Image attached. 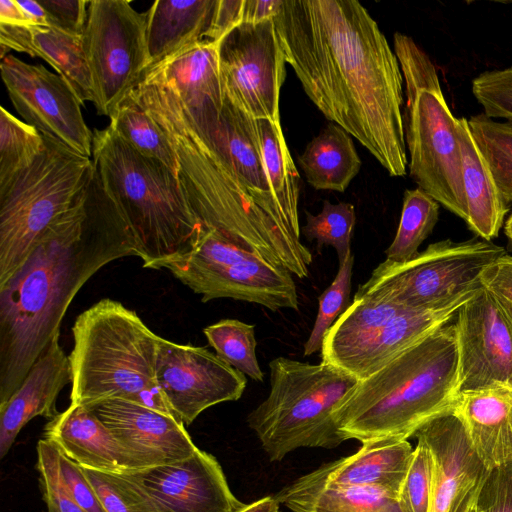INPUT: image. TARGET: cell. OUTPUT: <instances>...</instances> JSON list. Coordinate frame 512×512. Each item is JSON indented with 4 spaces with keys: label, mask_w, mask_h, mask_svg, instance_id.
<instances>
[{
    "label": "cell",
    "mask_w": 512,
    "mask_h": 512,
    "mask_svg": "<svg viewBox=\"0 0 512 512\" xmlns=\"http://www.w3.org/2000/svg\"><path fill=\"white\" fill-rule=\"evenodd\" d=\"M273 20L308 98L390 176H405L403 75L366 8L357 0H283Z\"/></svg>",
    "instance_id": "6da1fadb"
},
{
    "label": "cell",
    "mask_w": 512,
    "mask_h": 512,
    "mask_svg": "<svg viewBox=\"0 0 512 512\" xmlns=\"http://www.w3.org/2000/svg\"><path fill=\"white\" fill-rule=\"evenodd\" d=\"M133 233L95 170L73 205L0 286V406L54 336L80 288L103 266L136 256Z\"/></svg>",
    "instance_id": "7a4b0ae2"
},
{
    "label": "cell",
    "mask_w": 512,
    "mask_h": 512,
    "mask_svg": "<svg viewBox=\"0 0 512 512\" xmlns=\"http://www.w3.org/2000/svg\"><path fill=\"white\" fill-rule=\"evenodd\" d=\"M458 373L456 330L448 323L359 380L335 413L338 428L361 443L407 439L451 409Z\"/></svg>",
    "instance_id": "3957f363"
},
{
    "label": "cell",
    "mask_w": 512,
    "mask_h": 512,
    "mask_svg": "<svg viewBox=\"0 0 512 512\" xmlns=\"http://www.w3.org/2000/svg\"><path fill=\"white\" fill-rule=\"evenodd\" d=\"M93 164L100 181L131 228L136 256L145 268L189 254L202 226L176 175L143 156L109 126L93 132Z\"/></svg>",
    "instance_id": "277c9868"
},
{
    "label": "cell",
    "mask_w": 512,
    "mask_h": 512,
    "mask_svg": "<svg viewBox=\"0 0 512 512\" xmlns=\"http://www.w3.org/2000/svg\"><path fill=\"white\" fill-rule=\"evenodd\" d=\"M72 335L70 403L120 399L178 418L156 381L160 337L133 310L101 299L78 315Z\"/></svg>",
    "instance_id": "5b68a950"
},
{
    "label": "cell",
    "mask_w": 512,
    "mask_h": 512,
    "mask_svg": "<svg viewBox=\"0 0 512 512\" xmlns=\"http://www.w3.org/2000/svg\"><path fill=\"white\" fill-rule=\"evenodd\" d=\"M269 368L270 392L247 422L271 461L298 448L332 449L345 441L335 413L359 379L323 361L277 357Z\"/></svg>",
    "instance_id": "8992f818"
},
{
    "label": "cell",
    "mask_w": 512,
    "mask_h": 512,
    "mask_svg": "<svg viewBox=\"0 0 512 512\" xmlns=\"http://www.w3.org/2000/svg\"><path fill=\"white\" fill-rule=\"evenodd\" d=\"M0 187V286L26 261L45 230L90 182L94 164L53 139Z\"/></svg>",
    "instance_id": "52a82bcc"
},
{
    "label": "cell",
    "mask_w": 512,
    "mask_h": 512,
    "mask_svg": "<svg viewBox=\"0 0 512 512\" xmlns=\"http://www.w3.org/2000/svg\"><path fill=\"white\" fill-rule=\"evenodd\" d=\"M505 254L504 247L492 241L445 239L430 244L408 262L398 264L385 260L357 292L407 308L434 305L481 287L484 269Z\"/></svg>",
    "instance_id": "ba28073f"
},
{
    "label": "cell",
    "mask_w": 512,
    "mask_h": 512,
    "mask_svg": "<svg viewBox=\"0 0 512 512\" xmlns=\"http://www.w3.org/2000/svg\"><path fill=\"white\" fill-rule=\"evenodd\" d=\"M147 11L126 0H91L83 42L97 113L110 117L149 67Z\"/></svg>",
    "instance_id": "9c48e42d"
},
{
    "label": "cell",
    "mask_w": 512,
    "mask_h": 512,
    "mask_svg": "<svg viewBox=\"0 0 512 512\" xmlns=\"http://www.w3.org/2000/svg\"><path fill=\"white\" fill-rule=\"evenodd\" d=\"M403 125L411 178L435 201L465 220L462 160L455 118L443 92L405 87Z\"/></svg>",
    "instance_id": "30bf717a"
},
{
    "label": "cell",
    "mask_w": 512,
    "mask_h": 512,
    "mask_svg": "<svg viewBox=\"0 0 512 512\" xmlns=\"http://www.w3.org/2000/svg\"><path fill=\"white\" fill-rule=\"evenodd\" d=\"M224 99L254 119L280 122L286 60L273 19L241 22L218 42Z\"/></svg>",
    "instance_id": "8fae6325"
},
{
    "label": "cell",
    "mask_w": 512,
    "mask_h": 512,
    "mask_svg": "<svg viewBox=\"0 0 512 512\" xmlns=\"http://www.w3.org/2000/svg\"><path fill=\"white\" fill-rule=\"evenodd\" d=\"M9 98L25 122L71 151L91 158L93 132L86 125L81 101L58 73L7 54L0 63Z\"/></svg>",
    "instance_id": "7c38bea8"
},
{
    "label": "cell",
    "mask_w": 512,
    "mask_h": 512,
    "mask_svg": "<svg viewBox=\"0 0 512 512\" xmlns=\"http://www.w3.org/2000/svg\"><path fill=\"white\" fill-rule=\"evenodd\" d=\"M455 317L458 394L512 384V304L481 286Z\"/></svg>",
    "instance_id": "4fadbf2b"
},
{
    "label": "cell",
    "mask_w": 512,
    "mask_h": 512,
    "mask_svg": "<svg viewBox=\"0 0 512 512\" xmlns=\"http://www.w3.org/2000/svg\"><path fill=\"white\" fill-rule=\"evenodd\" d=\"M155 374L161 392L185 426L214 405L238 400L247 384L243 373L206 348L162 337Z\"/></svg>",
    "instance_id": "5bb4252c"
},
{
    "label": "cell",
    "mask_w": 512,
    "mask_h": 512,
    "mask_svg": "<svg viewBox=\"0 0 512 512\" xmlns=\"http://www.w3.org/2000/svg\"><path fill=\"white\" fill-rule=\"evenodd\" d=\"M415 436L426 445L432 460L428 512H472L488 469L472 449L452 407Z\"/></svg>",
    "instance_id": "9a60e30c"
},
{
    "label": "cell",
    "mask_w": 512,
    "mask_h": 512,
    "mask_svg": "<svg viewBox=\"0 0 512 512\" xmlns=\"http://www.w3.org/2000/svg\"><path fill=\"white\" fill-rule=\"evenodd\" d=\"M201 295L202 302L232 298L262 305L272 311L298 310L299 300L292 274L261 258L229 265H197L173 260L161 265Z\"/></svg>",
    "instance_id": "2e32d148"
},
{
    "label": "cell",
    "mask_w": 512,
    "mask_h": 512,
    "mask_svg": "<svg viewBox=\"0 0 512 512\" xmlns=\"http://www.w3.org/2000/svg\"><path fill=\"white\" fill-rule=\"evenodd\" d=\"M169 512H239V501L216 458L197 450L189 458L130 474Z\"/></svg>",
    "instance_id": "e0dca14e"
},
{
    "label": "cell",
    "mask_w": 512,
    "mask_h": 512,
    "mask_svg": "<svg viewBox=\"0 0 512 512\" xmlns=\"http://www.w3.org/2000/svg\"><path fill=\"white\" fill-rule=\"evenodd\" d=\"M86 408L92 411L147 469L180 462L199 449L181 420L141 404L110 399Z\"/></svg>",
    "instance_id": "ac0fdd59"
},
{
    "label": "cell",
    "mask_w": 512,
    "mask_h": 512,
    "mask_svg": "<svg viewBox=\"0 0 512 512\" xmlns=\"http://www.w3.org/2000/svg\"><path fill=\"white\" fill-rule=\"evenodd\" d=\"M43 438L80 467L109 474H131L145 465L88 408L70 403L44 427Z\"/></svg>",
    "instance_id": "d6986e66"
},
{
    "label": "cell",
    "mask_w": 512,
    "mask_h": 512,
    "mask_svg": "<svg viewBox=\"0 0 512 512\" xmlns=\"http://www.w3.org/2000/svg\"><path fill=\"white\" fill-rule=\"evenodd\" d=\"M53 337L30 368L20 386L0 406V458H4L21 429L33 418L53 419L61 390L71 383V366L59 343Z\"/></svg>",
    "instance_id": "ffe728a7"
},
{
    "label": "cell",
    "mask_w": 512,
    "mask_h": 512,
    "mask_svg": "<svg viewBox=\"0 0 512 512\" xmlns=\"http://www.w3.org/2000/svg\"><path fill=\"white\" fill-rule=\"evenodd\" d=\"M452 411L488 470L512 463V384L459 393Z\"/></svg>",
    "instance_id": "44dd1931"
},
{
    "label": "cell",
    "mask_w": 512,
    "mask_h": 512,
    "mask_svg": "<svg viewBox=\"0 0 512 512\" xmlns=\"http://www.w3.org/2000/svg\"><path fill=\"white\" fill-rule=\"evenodd\" d=\"M413 451L407 439L370 440L363 442L356 453L300 478L318 485L377 488L398 497Z\"/></svg>",
    "instance_id": "7402d4cb"
},
{
    "label": "cell",
    "mask_w": 512,
    "mask_h": 512,
    "mask_svg": "<svg viewBox=\"0 0 512 512\" xmlns=\"http://www.w3.org/2000/svg\"><path fill=\"white\" fill-rule=\"evenodd\" d=\"M479 288L464 291L434 305L411 308L398 314L378 331L343 370L359 380L375 373L404 350L450 323L459 308Z\"/></svg>",
    "instance_id": "603a6c76"
},
{
    "label": "cell",
    "mask_w": 512,
    "mask_h": 512,
    "mask_svg": "<svg viewBox=\"0 0 512 512\" xmlns=\"http://www.w3.org/2000/svg\"><path fill=\"white\" fill-rule=\"evenodd\" d=\"M209 121L223 152L254 200L300 235L287 221L272 191L256 120L224 99L220 116L209 117Z\"/></svg>",
    "instance_id": "cb8c5ba5"
},
{
    "label": "cell",
    "mask_w": 512,
    "mask_h": 512,
    "mask_svg": "<svg viewBox=\"0 0 512 512\" xmlns=\"http://www.w3.org/2000/svg\"><path fill=\"white\" fill-rule=\"evenodd\" d=\"M142 78L170 86L193 114L221 113L224 95L216 42L189 46L147 70Z\"/></svg>",
    "instance_id": "d4e9b609"
},
{
    "label": "cell",
    "mask_w": 512,
    "mask_h": 512,
    "mask_svg": "<svg viewBox=\"0 0 512 512\" xmlns=\"http://www.w3.org/2000/svg\"><path fill=\"white\" fill-rule=\"evenodd\" d=\"M217 0H157L147 11V70L208 40Z\"/></svg>",
    "instance_id": "484cf974"
},
{
    "label": "cell",
    "mask_w": 512,
    "mask_h": 512,
    "mask_svg": "<svg viewBox=\"0 0 512 512\" xmlns=\"http://www.w3.org/2000/svg\"><path fill=\"white\" fill-rule=\"evenodd\" d=\"M466 205L465 223L483 240L498 237L509 211L496 186L490 169L480 153L469 128L468 120L457 118Z\"/></svg>",
    "instance_id": "4316f807"
},
{
    "label": "cell",
    "mask_w": 512,
    "mask_h": 512,
    "mask_svg": "<svg viewBox=\"0 0 512 512\" xmlns=\"http://www.w3.org/2000/svg\"><path fill=\"white\" fill-rule=\"evenodd\" d=\"M407 309L411 308L357 292L327 332L320 351L321 361L343 370L384 325Z\"/></svg>",
    "instance_id": "83f0119b"
},
{
    "label": "cell",
    "mask_w": 512,
    "mask_h": 512,
    "mask_svg": "<svg viewBox=\"0 0 512 512\" xmlns=\"http://www.w3.org/2000/svg\"><path fill=\"white\" fill-rule=\"evenodd\" d=\"M275 498L292 512H404L397 496L377 488L318 485L301 478Z\"/></svg>",
    "instance_id": "f1b7e54d"
},
{
    "label": "cell",
    "mask_w": 512,
    "mask_h": 512,
    "mask_svg": "<svg viewBox=\"0 0 512 512\" xmlns=\"http://www.w3.org/2000/svg\"><path fill=\"white\" fill-rule=\"evenodd\" d=\"M307 182L317 190L344 192L359 173L361 160L351 136L329 123L298 157Z\"/></svg>",
    "instance_id": "f546056e"
},
{
    "label": "cell",
    "mask_w": 512,
    "mask_h": 512,
    "mask_svg": "<svg viewBox=\"0 0 512 512\" xmlns=\"http://www.w3.org/2000/svg\"><path fill=\"white\" fill-rule=\"evenodd\" d=\"M30 56L50 64L72 87L83 104L96 101L83 35L54 27H30Z\"/></svg>",
    "instance_id": "4dcf8cb0"
},
{
    "label": "cell",
    "mask_w": 512,
    "mask_h": 512,
    "mask_svg": "<svg viewBox=\"0 0 512 512\" xmlns=\"http://www.w3.org/2000/svg\"><path fill=\"white\" fill-rule=\"evenodd\" d=\"M255 120L263 161L274 196L289 224L300 232L299 173L287 147L280 122Z\"/></svg>",
    "instance_id": "1f68e13d"
},
{
    "label": "cell",
    "mask_w": 512,
    "mask_h": 512,
    "mask_svg": "<svg viewBox=\"0 0 512 512\" xmlns=\"http://www.w3.org/2000/svg\"><path fill=\"white\" fill-rule=\"evenodd\" d=\"M109 127L143 156L155 159L176 175L173 149L156 121L129 95L111 114Z\"/></svg>",
    "instance_id": "d6a6232c"
},
{
    "label": "cell",
    "mask_w": 512,
    "mask_h": 512,
    "mask_svg": "<svg viewBox=\"0 0 512 512\" xmlns=\"http://www.w3.org/2000/svg\"><path fill=\"white\" fill-rule=\"evenodd\" d=\"M439 219V203L420 188L406 189L396 235L386 249V261L405 263L432 233Z\"/></svg>",
    "instance_id": "836d02e7"
},
{
    "label": "cell",
    "mask_w": 512,
    "mask_h": 512,
    "mask_svg": "<svg viewBox=\"0 0 512 512\" xmlns=\"http://www.w3.org/2000/svg\"><path fill=\"white\" fill-rule=\"evenodd\" d=\"M472 137L505 201L512 202V121L480 113L468 120Z\"/></svg>",
    "instance_id": "e575fe53"
},
{
    "label": "cell",
    "mask_w": 512,
    "mask_h": 512,
    "mask_svg": "<svg viewBox=\"0 0 512 512\" xmlns=\"http://www.w3.org/2000/svg\"><path fill=\"white\" fill-rule=\"evenodd\" d=\"M254 325L237 319H223L204 328L203 333L216 355L254 381L264 374L256 357Z\"/></svg>",
    "instance_id": "d590c367"
},
{
    "label": "cell",
    "mask_w": 512,
    "mask_h": 512,
    "mask_svg": "<svg viewBox=\"0 0 512 512\" xmlns=\"http://www.w3.org/2000/svg\"><path fill=\"white\" fill-rule=\"evenodd\" d=\"M45 149L43 135L0 108V187L30 166Z\"/></svg>",
    "instance_id": "8d00e7d4"
},
{
    "label": "cell",
    "mask_w": 512,
    "mask_h": 512,
    "mask_svg": "<svg viewBox=\"0 0 512 512\" xmlns=\"http://www.w3.org/2000/svg\"><path fill=\"white\" fill-rule=\"evenodd\" d=\"M82 469L107 512H169L130 474Z\"/></svg>",
    "instance_id": "74e56055"
},
{
    "label": "cell",
    "mask_w": 512,
    "mask_h": 512,
    "mask_svg": "<svg viewBox=\"0 0 512 512\" xmlns=\"http://www.w3.org/2000/svg\"><path fill=\"white\" fill-rule=\"evenodd\" d=\"M306 224L301 233L310 241L316 240L318 249L324 245L335 248L339 264L351 253V238L356 224L355 208L351 203L332 204L325 200L319 214L307 211Z\"/></svg>",
    "instance_id": "f35d334b"
},
{
    "label": "cell",
    "mask_w": 512,
    "mask_h": 512,
    "mask_svg": "<svg viewBox=\"0 0 512 512\" xmlns=\"http://www.w3.org/2000/svg\"><path fill=\"white\" fill-rule=\"evenodd\" d=\"M354 256L350 253L342 264L330 286L319 296V308L312 331L304 344V355L321 351L324 338L349 306Z\"/></svg>",
    "instance_id": "ab89813d"
},
{
    "label": "cell",
    "mask_w": 512,
    "mask_h": 512,
    "mask_svg": "<svg viewBox=\"0 0 512 512\" xmlns=\"http://www.w3.org/2000/svg\"><path fill=\"white\" fill-rule=\"evenodd\" d=\"M36 469L47 512H86L68 493L59 469L58 449L42 438L37 443Z\"/></svg>",
    "instance_id": "60d3db41"
},
{
    "label": "cell",
    "mask_w": 512,
    "mask_h": 512,
    "mask_svg": "<svg viewBox=\"0 0 512 512\" xmlns=\"http://www.w3.org/2000/svg\"><path fill=\"white\" fill-rule=\"evenodd\" d=\"M472 93L487 117L512 121V66L479 74Z\"/></svg>",
    "instance_id": "b9f144b4"
},
{
    "label": "cell",
    "mask_w": 512,
    "mask_h": 512,
    "mask_svg": "<svg viewBox=\"0 0 512 512\" xmlns=\"http://www.w3.org/2000/svg\"><path fill=\"white\" fill-rule=\"evenodd\" d=\"M432 481V460L426 445L418 441L399 491L404 512H428Z\"/></svg>",
    "instance_id": "7bdbcfd3"
},
{
    "label": "cell",
    "mask_w": 512,
    "mask_h": 512,
    "mask_svg": "<svg viewBox=\"0 0 512 512\" xmlns=\"http://www.w3.org/2000/svg\"><path fill=\"white\" fill-rule=\"evenodd\" d=\"M474 512H512V463L488 470Z\"/></svg>",
    "instance_id": "ee69618b"
},
{
    "label": "cell",
    "mask_w": 512,
    "mask_h": 512,
    "mask_svg": "<svg viewBox=\"0 0 512 512\" xmlns=\"http://www.w3.org/2000/svg\"><path fill=\"white\" fill-rule=\"evenodd\" d=\"M58 464L63 483L78 505L86 512H107L82 467L59 450Z\"/></svg>",
    "instance_id": "f6af8a7d"
},
{
    "label": "cell",
    "mask_w": 512,
    "mask_h": 512,
    "mask_svg": "<svg viewBox=\"0 0 512 512\" xmlns=\"http://www.w3.org/2000/svg\"><path fill=\"white\" fill-rule=\"evenodd\" d=\"M50 16L51 27L71 34L83 35L87 15V0H39Z\"/></svg>",
    "instance_id": "bcb514c9"
},
{
    "label": "cell",
    "mask_w": 512,
    "mask_h": 512,
    "mask_svg": "<svg viewBox=\"0 0 512 512\" xmlns=\"http://www.w3.org/2000/svg\"><path fill=\"white\" fill-rule=\"evenodd\" d=\"M483 287L512 304V256L505 254L481 274Z\"/></svg>",
    "instance_id": "7dc6e473"
},
{
    "label": "cell",
    "mask_w": 512,
    "mask_h": 512,
    "mask_svg": "<svg viewBox=\"0 0 512 512\" xmlns=\"http://www.w3.org/2000/svg\"><path fill=\"white\" fill-rule=\"evenodd\" d=\"M244 0H217L208 40L218 43L242 22Z\"/></svg>",
    "instance_id": "c3c4849f"
},
{
    "label": "cell",
    "mask_w": 512,
    "mask_h": 512,
    "mask_svg": "<svg viewBox=\"0 0 512 512\" xmlns=\"http://www.w3.org/2000/svg\"><path fill=\"white\" fill-rule=\"evenodd\" d=\"M283 0H244L242 22L256 23L273 19Z\"/></svg>",
    "instance_id": "681fc988"
},
{
    "label": "cell",
    "mask_w": 512,
    "mask_h": 512,
    "mask_svg": "<svg viewBox=\"0 0 512 512\" xmlns=\"http://www.w3.org/2000/svg\"><path fill=\"white\" fill-rule=\"evenodd\" d=\"M0 24L34 27L25 17L16 0H0Z\"/></svg>",
    "instance_id": "f907efd6"
},
{
    "label": "cell",
    "mask_w": 512,
    "mask_h": 512,
    "mask_svg": "<svg viewBox=\"0 0 512 512\" xmlns=\"http://www.w3.org/2000/svg\"><path fill=\"white\" fill-rule=\"evenodd\" d=\"M23 14L34 27H51L50 16L39 1L16 0Z\"/></svg>",
    "instance_id": "816d5d0a"
},
{
    "label": "cell",
    "mask_w": 512,
    "mask_h": 512,
    "mask_svg": "<svg viewBox=\"0 0 512 512\" xmlns=\"http://www.w3.org/2000/svg\"><path fill=\"white\" fill-rule=\"evenodd\" d=\"M279 503L275 497L267 496L246 504L239 512H278Z\"/></svg>",
    "instance_id": "f5cc1de1"
},
{
    "label": "cell",
    "mask_w": 512,
    "mask_h": 512,
    "mask_svg": "<svg viewBox=\"0 0 512 512\" xmlns=\"http://www.w3.org/2000/svg\"><path fill=\"white\" fill-rule=\"evenodd\" d=\"M504 232L512 244V213L504 223Z\"/></svg>",
    "instance_id": "db71d44e"
},
{
    "label": "cell",
    "mask_w": 512,
    "mask_h": 512,
    "mask_svg": "<svg viewBox=\"0 0 512 512\" xmlns=\"http://www.w3.org/2000/svg\"><path fill=\"white\" fill-rule=\"evenodd\" d=\"M472 512H474V508H473Z\"/></svg>",
    "instance_id": "11a10c76"
},
{
    "label": "cell",
    "mask_w": 512,
    "mask_h": 512,
    "mask_svg": "<svg viewBox=\"0 0 512 512\" xmlns=\"http://www.w3.org/2000/svg\"><path fill=\"white\" fill-rule=\"evenodd\" d=\"M279 512V511H278Z\"/></svg>",
    "instance_id": "9f6ffc18"
}]
</instances>
